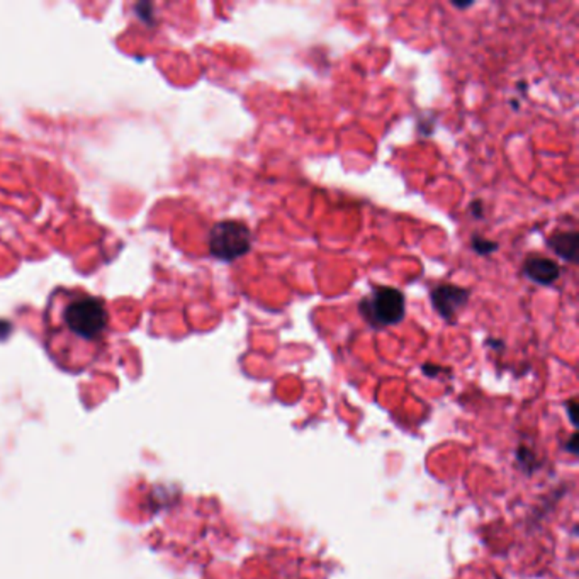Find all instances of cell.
Instances as JSON below:
<instances>
[{
  "mask_svg": "<svg viewBox=\"0 0 579 579\" xmlns=\"http://www.w3.org/2000/svg\"><path fill=\"white\" fill-rule=\"evenodd\" d=\"M471 246H473V250H474L476 253H479V255H492V252L498 250V244H496V242L486 240V238L478 236V234L473 236Z\"/></svg>",
  "mask_w": 579,
  "mask_h": 579,
  "instance_id": "7",
  "label": "cell"
},
{
  "mask_svg": "<svg viewBox=\"0 0 579 579\" xmlns=\"http://www.w3.org/2000/svg\"><path fill=\"white\" fill-rule=\"evenodd\" d=\"M207 245L217 261H236L252 250V232L242 221H219L209 232Z\"/></svg>",
  "mask_w": 579,
  "mask_h": 579,
  "instance_id": "3",
  "label": "cell"
},
{
  "mask_svg": "<svg viewBox=\"0 0 579 579\" xmlns=\"http://www.w3.org/2000/svg\"><path fill=\"white\" fill-rule=\"evenodd\" d=\"M44 345L69 371L96 363L106 345L109 313L101 298L77 288H57L44 308Z\"/></svg>",
  "mask_w": 579,
  "mask_h": 579,
  "instance_id": "1",
  "label": "cell"
},
{
  "mask_svg": "<svg viewBox=\"0 0 579 579\" xmlns=\"http://www.w3.org/2000/svg\"><path fill=\"white\" fill-rule=\"evenodd\" d=\"M469 290L454 284H440L430 292V301L435 311L444 319H454L469 303Z\"/></svg>",
  "mask_w": 579,
  "mask_h": 579,
  "instance_id": "4",
  "label": "cell"
},
{
  "mask_svg": "<svg viewBox=\"0 0 579 579\" xmlns=\"http://www.w3.org/2000/svg\"><path fill=\"white\" fill-rule=\"evenodd\" d=\"M569 417H571L573 423H576V403L574 401L569 403Z\"/></svg>",
  "mask_w": 579,
  "mask_h": 579,
  "instance_id": "8",
  "label": "cell"
},
{
  "mask_svg": "<svg viewBox=\"0 0 579 579\" xmlns=\"http://www.w3.org/2000/svg\"><path fill=\"white\" fill-rule=\"evenodd\" d=\"M359 313L374 328L394 326L405 318V296L396 288L376 286L359 303Z\"/></svg>",
  "mask_w": 579,
  "mask_h": 579,
  "instance_id": "2",
  "label": "cell"
},
{
  "mask_svg": "<svg viewBox=\"0 0 579 579\" xmlns=\"http://www.w3.org/2000/svg\"><path fill=\"white\" fill-rule=\"evenodd\" d=\"M473 215L476 217L482 216V206H481V203L473 204Z\"/></svg>",
  "mask_w": 579,
  "mask_h": 579,
  "instance_id": "9",
  "label": "cell"
},
{
  "mask_svg": "<svg viewBox=\"0 0 579 579\" xmlns=\"http://www.w3.org/2000/svg\"><path fill=\"white\" fill-rule=\"evenodd\" d=\"M550 250H554L556 255L567 262L576 261L578 257L579 234L576 232H561L552 234L549 240Z\"/></svg>",
  "mask_w": 579,
  "mask_h": 579,
  "instance_id": "6",
  "label": "cell"
},
{
  "mask_svg": "<svg viewBox=\"0 0 579 579\" xmlns=\"http://www.w3.org/2000/svg\"><path fill=\"white\" fill-rule=\"evenodd\" d=\"M523 274L538 286H550L559 279L561 267L544 255H528L523 263Z\"/></svg>",
  "mask_w": 579,
  "mask_h": 579,
  "instance_id": "5",
  "label": "cell"
}]
</instances>
